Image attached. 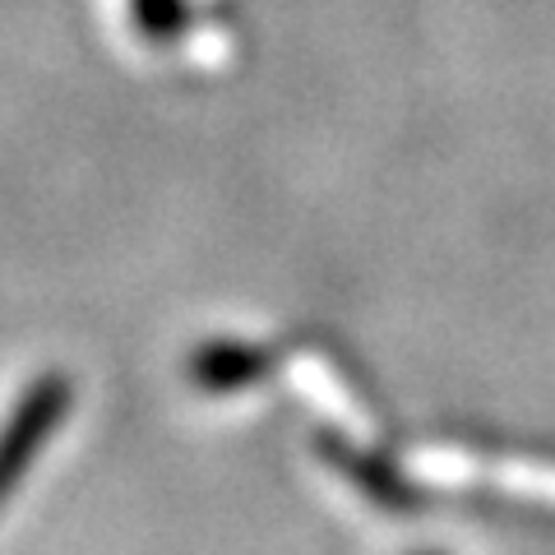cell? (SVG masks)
<instances>
[{"label":"cell","instance_id":"obj_1","mask_svg":"<svg viewBox=\"0 0 555 555\" xmlns=\"http://www.w3.org/2000/svg\"><path fill=\"white\" fill-rule=\"evenodd\" d=\"M61 385H47L28 398V403L20 408V416H14V426H10V436L0 440V505H5V495L20 486L24 477V467L33 463V454L42 449L47 440V430L56 426V416H61V398H56Z\"/></svg>","mask_w":555,"mask_h":555}]
</instances>
